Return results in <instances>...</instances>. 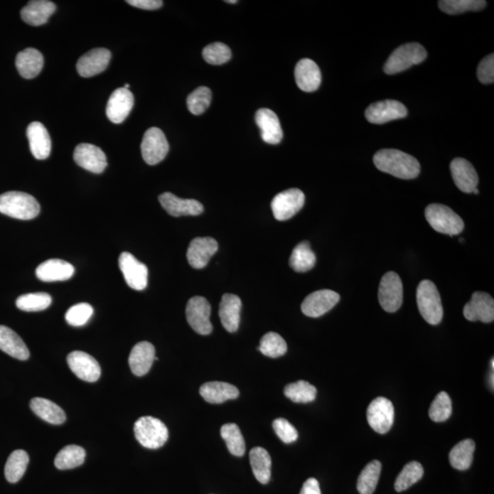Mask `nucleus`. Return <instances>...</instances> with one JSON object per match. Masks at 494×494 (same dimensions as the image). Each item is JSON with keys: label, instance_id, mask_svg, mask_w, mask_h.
I'll return each mask as SVG.
<instances>
[{"label": "nucleus", "instance_id": "obj_1", "mask_svg": "<svg viewBox=\"0 0 494 494\" xmlns=\"http://www.w3.org/2000/svg\"><path fill=\"white\" fill-rule=\"evenodd\" d=\"M374 163L379 171L403 180H412L420 173L417 159L398 149H381L376 152Z\"/></svg>", "mask_w": 494, "mask_h": 494}, {"label": "nucleus", "instance_id": "obj_2", "mask_svg": "<svg viewBox=\"0 0 494 494\" xmlns=\"http://www.w3.org/2000/svg\"><path fill=\"white\" fill-rule=\"evenodd\" d=\"M41 212L38 200L31 194L9 191L0 195V213L18 220L36 218Z\"/></svg>", "mask_w": 494, "mask_h": 494}, {"label": "nucleus", "instance_id": "obj_3", "mask_svg": "<svg viewBox=\"0 0 494 494\" xmlns=\"http://www.w3.org/2000/svg\"><path fill=\"white\" fill-rule=\"evenodd\" d=\"M417 307L426 323L438 325L443 318L441 295L434 283L423 280L417 289Z\"/></svg>", "mask_w": 494, "mask_h": 494}, {"label": "nucleus", "instance_id": "obj_4", "mask_svg": "<svg viewBox=\"0 0 494 494\" xmlns=\"http://www.w3.org/2000/svg\"><path fill=\"white\" fill-rule=\"evenodd\" d=\"M425 216L430 226L441 234L453 237L463 231V220L448 206L432 203L426 207Z\"/></svg>", "mask_w": 494, "mask_h": 494}, {"label": "nucleus", "instance_id": "obj_5", "mask_svg": "<svg viewBox=\"0 0 494 494\" xmlns=\"http://www.w3.org/2000/svg\"><path fill=\"white\" fill-rule=\"evenodd\" d=\"M136 441L146 449H157L167 442L168 430L165 424L156 417H142L134 426Z\"/></svg>", "mask_w": 494, "mask_h": 494}, {"label": "nucleus", "instance_id": "obj_6", "mask_svg": "<svg viewBox=\"0 0 494 494\" xmlns=\"http://www.w3.org/2000/svg\"><path fill=\"white\" fill-rule=\"evenodd\" d=\"M426 50L421 44L412 43L404 44L394 50L384 66L387 75H395L406 71L411 66L419 65L426 60Z\"/></svg>", "mask_w": 494, "mask_h": 494}, {"label": "nucleus", "instance_id": "obj_7", "mask_svg": "<svg viewBox=\"0 0 494 494\" xmlns=\"http://www.w3.org/2000/svg\"><path fill=\"white\" fill-rule=\"evenodd\" d=\"M403 283L400 276L394 272H388L382 277L379 286V304L385 311H397L403 304Z\"/></svg>", "mask_w": 494, "mask_h": 494}, {"label": "nucleus", "instance_id": "obj_8", "mask_svg": "<svg viewBox=\"0 0 494 494\" xmlns=\"http://www.w3.org/2000/svg\"><path fill=\"white\" fill-rule=\"evenodd\" d=\"M188 323L200 335H209L213 331L211 305L203 296H193L188 301L186 307Z\"/></svg>", "mask_w": 494, "mask_h": 494}, {"label": "nucleus", "instance_id": "obj_9", "mask_svg": "<svg viewBox=\"0 0 494 494\" xmlns=\"http://www.w3.org/2000/svg\"><path fill=\"white\" fill-rule=\"evenodd\" d=\"M168 149L170 146L162 130L158 127L146 130L141 143L142 157L146 164L153 166L163 161Z\"/></svg>", "mask_w": 494, "mask_h": 494}, {"label": "nucleus", "instance_id": "obj_10", "mask_svg": "<svg viewBox=\"0 0 494 494\" xmlns=\"http://www.w3.org/2000/svg\"><path fill=\"white\" fill-rule=\"evenodd\" d=\"M305 195L301 190L289 189L276 194L271 203L274 216L279 221H286L304 206Z\"/></svg>", "mask_w": 494, "mask_h": 494}, {"label": "nucleus", "instance_id": "obj_11", "mask_svg": "<svg viewBox=\"0 0 494 494\" xmlns=\"http://www.w3.org/2000/svg\"><path fill=\"white\" fill-rule=\"evenodd\" d=\"M394 409L393 404L385 397H377L369 404L367 420L375 431L385 434L393 426Z\"/></svg>", "mask_w": 494, "mask_h": 494}, {"label": "nucleus", "instance_id": "obj_12", "mask_svg": "<svg viewBox=\"0 0 494 494\" xmlns=\"http://www.w3.org/2000/svg\"><path fill=\"white\" fill-rule=\"evenodd\" d=\"M119 267L127 285L132 289L144 290L148 286L149 269L132 254L123 252L119 257Z\"/></svg>", "mask_w": 494, "mask_h": 494}, {"label": "nucleus", "instance_id": "obj_13", "mask_svg": "<svg viewBox=\"0 0 494 494\" xmlns=\"http://www.w3.org/2000/svg\"><path fill=\"white\" fill-rule=\"evenodd\" d=\"M340 301V295L333 290L321 289L306 296L302 302L301 311L306 316L318 318L323 316Z\"/></svg>", "mask_w": 494, "mask_h": 494}, {"label": "nucleus", "instance_id": "obj_14", "mask_svg": "<svg viewBox=\"0 0 494 494\" xmlns=\"http://www.w3.org/2000/svg\"><path fill=\"white\" fill-rule=\"evenodd\" d=\"M67 363L73 374L82 381L97 382L101 376V367L94 357L81 350H75L67 356Z\"/></svg>", "mask_w": 494, "mask_h": 494}, {"label": "nucleus", "instance_id": "obj_15", "mask_svg": "<svg viewBox=\"0 0 494 494\" xmlns=\"http://www.w3.org/2000/svg\"><path fill=\"white\" fill-rule=\"evenodd\" d=\"M407 116V107L400 102L385 100L372 104L365 111L366 119L372 124H385L404 119Z\"/></svg>", "mask_w": 494, "mask_h": 494}, {"label": "nucleus", "instance_id": "obj_16", "mask_svg": "<svg viewBox=\"0 0 494 494\" xmlns=\"http://www.w3.org/2000/svg\"><path fill=\"white\" fill-rule=\"evenodd\" d=\"M464 317L470 321L493 323L494 320V301L492 296L485 292L473 293L470 302L463 308Z\"/></svg>", "mask_w": 494, "mask_h": 494}, {"label": "nucleus", "instance_id": "obj_17", "mask_svg": "<svg viewBox=\"0 0 494 494\" xmlns=\"http://www.w3.org/2000/svg\"><path fill=\"white\" fill-rule=\"evenodd\" d=\"M73 159L76 164L92 173H102L107 166V156L98 146L82 143L75 148Z\"/></svg>", "mask_w": 494, "mask_h": 494}, {"label": "nucleus", "instance_id": "obj_18", "mask_svg": "<svg viewBox=\"0 0 494 494\" xmlns=\"http://www.w3.org/2000/svg\"><path fill=\"white\" fill-rule=\"evenodd\" d=\"M218 243L212 237H197L190 242L187 251L188 262L195 269H202L218 251Z\"/></svg>", "mask_w": 494, "mask_h": 494}, {"label": "nucleus", "instance_id": "obj_19", "mask_svg": "<svg viewBox=\"0 0 494 494\" xmlns=\"http://www.w3.org/2000/svg\"><path fill=\"white\" fill-rule=\"evenodd\" d=\"M111 56L110 50L104 48H97L84 54L76 65L79 75L89 78L103 73L109 65Z\"/></svg>", "mask_w": 494, "mask_h": 494}, {"label": "nucleus", "instance_id": "obj_20", "mask_svg": "<svg viewBox=\"0 0 494 494\" xmlns=\"http://www.w3.org/2000/svg\"><path fill=\"white\" fill-rule=\"evenodd\" d=\"M159 203L166 212L173 218L183 215H202L205 208L200 202L193 199H181L171 193H164L159 197Z\"/></svg>", "mask_w": 494, "mask_h": 494}, {"label": "nucleus", "instance_id": "obj_21", "mask_svg": "<svg viewBox=\"0 0 494 494\" xmlns=\"http://www.w3.org/2000/svg\"><path fill=\"white\" fill-rule=\"evenodd\" d=\"M134 106V95L124 87L117 89L112 92L107 106L108 119L114 124L125 121Z\"/></svg>", "mask_w": 494, "mask_h": 494}, {"label": "nucleus", "instance_id": "obj_22", "mask_svg": "<svg viewBox=\"0 0 494 494\" xmlns=\"http://www.w3.org/2000/svg\"><path fill=\"white\" fill-rule=\"evenodd\" d=\"M451 171L458 190L465 193H473L477 189L479 177L471 162L461 158L454 159L451 163Z\"/></svg>", "mask_w": 494, "mask_h": 494}, {"label": "nucleus", "instance_id": "obj_23", "mask_svg": "<svg viewBox=\"0 0 494 494\" xmlns=\"http://www.w3.org/2000/svg\"><path fill=\"white\" fill-rule=\"evenodd\" d=\"M256 122L264 142L276 145L281 141L282 127L275 112L269 108H261L256 114Z\"/></svg>", "mask_w": 494, "mask_h": 494}, {"label": "nucleus", "instance_id": "obj_24", "mask_svg": "<svg viewBox=\"0 0 494 494\" xmlns=\"http://www.w3.org/2000/svg\"><path fill=\"white\" fill-rule=\"evenodd\" d=\"M296 85L304 92L316 91L321 84V73L317 63L311 59H302L295 68Z\"/></svg>", "mask_w": 494, "mask_h": 494}, {"label": "nucleus", "instance_id": "obj_25", "mask_svg": "<svg viewBox=\"0 0 494 494\" xmlns=\"http://www.w3.org/2000/svg\"><path fill=\"white\" fill-rule=\"evenodd\" d=\"M75 274V267L65 260L49 259L41 263L36 269V276L41 281H65Z\"/></svg>", "mask_w": 494, "mask_h": 494}, {"label": "nucleus", "instance_id": "obj_26", "mask_svg": "<svg viewBox=\"0 0 494 494\" xmlns=\"http://www.w3.org/2000/svg\"><path fill=\"white\" fill-rule=\"evenodd\" d=\"M155 347L149 342H140L133 347L129 363L134 375L143 376L148 374L155 361Z\"/></svg>", "mask_w": 494, "mask_h": 494}, {"label": "nucleus", "instance_id": "obj_27", "mask_svg": "<svg viewBox=\"0 0 494 494\" xmlns=\"http://www.w3.org/2000/svg\"><path fill=\"white\" fill-rule=\"evenodd\" d=\"M242 301L238 296L225 294L220 304L219 316L225 329L229 333H234L238 330L240 324V312Z\"/></svg>", "mask_w": 494, "mask_h": 494}, {"label": "nucleus", "instance_id": "obj_28", "mask_svg": "<svg viewBox=\"0 0 494 494\" xmlns=\"http://www.w3.org/2000/svg\"><path fill=\"white\" fill-rule=\"evenodd\" d=\"M27 136L30 142L31 151L35 159L49 158L52 141L45 127L40 122H33L27 129Z\"/></svg>", "mask_w": 494, "mask_h": 494}, {"label": "nucleus", "instance_id": "obj_29", "mask_svg": "<svg viewBox=\"0 0 494 494\" xmlns=\"http://www.w3.org/2000/svg\"><path fill=\"white\" fill-rule=\"evenodd\" d=\"M56 11V6L47 0H34L28 3L21 12L22 20L31 26H41L47 23Z\"/></svg>", "mask_w": 494, "mask_h": 494}, {"label": "nucleus", "instance_id": "obj_30", "mask_svg": "<svg viewBox=\"0 0 494 494\" xmlns=\"http://www.w3.org/2000/svg\"><path fill=\"white\" fill-rule=\"evenodd\" d=\"M203 399L210 404H222L227 400L237 399L239 390L237 387L225 382H209L200 388Z\"/></svg>", "mask_w": 494, "mask_h": 494}, {"label": "nucleus", "instance_id": "obj_31", "mask_svg": "<svg viewBox=\"0 0 494 494\" xmlns=\"http://www.w3.org/2000/svg\"><path fill=\"white\" fill-rule=\"evenodd\" d=\"M43 54L34 48H28L18 54L16 66L20 75L25 79L36 77L43 68Z\"/></svg>", "mask_w": 494, "mask_h": 494}, {"label": "nucleus", "instance_id": "obj_32", "mask_svg": "<svg viewBox=\"0 0 494 494\" xmlns=\"http://www.w3.org/2000/svg\"><path fill=\"white\" fill-rule=\"evenodd\" d=\"M0 350L21 361L30 357V350L23 340L14 331L3 325H0Z\"/></svg>", "mask_w": 494, "mask_h": 494}, {"label": "nucleus", "instance_id": "obj_33", "mask_svg": "<svg viewBox=\"0 0 494 494\" xmlns=\"http://www.w3.org/2000/svg\"><path fill=\"white\" fill-rule=\"evenodd\" d=\"M31 409L35 415L53 425H60L66 420V415L58 404L45 398L35 397L31 401Z\"/></svg>", "mask_w": 494, "mask_h": 494}, {"label": "nucleus", "instance_id": "obj_34", "mask_svg": "<svg viewBox=\"0 0 494 494\" xmlns=\"http://www.w3.org/2000/svg\"><path fill=\"white\" fill-rule=\"evenodd\" d=\"M315 264H316V256L311 250L308 242H302L293 249L289 258V266L296 272H308L313 269Z\"/></svg>", "mask_w": 494, "mask_h": 494}, {"label": "nucleus", "instance_id": "obj_35", "mask_svg": "<svg viewBox=\"0 0 494 494\" xmlns=\"http://www.w3.org/2000/svg\"><path fill=\"white\" fill-rule=\"evenodd\" d=\"M475 442L473 439H464L458 443L449 452V462L451 466L458 471H466L473 461Z\"/></svg>", "mask_w": 494, "mask_h": 494}, {"label": "nucleus", "instance_id": "obj_36", "mask_svg": "<svg viewBox=\"0 0 494 494\" xmlns=\"http://www.w3.org/2000/svg\"><path fill=\"white\" fill-rule=\"evenodd\" d=\"M250 463L252 471L257 480L262 484H267L271 477V457L266 449L256 447L251 449Z\"/></svg>", "mask_w": 494, "mask_h": 494}, {"label": "nucleus", "instance_id": "obj_37", "mask_svg": "<svg viewBox=\"0 0 494 494\" xmlns=\"http://www.w3.org/2000/svg\"><path fill=\"white\" fill-rule=\"evenodd\" d=\"M85 449L77 445H68L57 454L54 465L59 470H71L84 463L85 460Z\"/></svg>", "mask_w": 494, "mask_h": 494}, {"label": "nucleus", "instance_id": "obj_38", "mask_svg": "<svg viewBox=\"0 0 494 494\" xmlns=\"http://www.w3.org/2000/svg\"><path fill=\"white\" fill-rule=\"evenodd\" d=\"M28 461L30 458L27 452L22 449H18L9 455L5 466V476L9 483H18L23 477L26 473Z\"/></svg>", "mask_w": 494, "mask_h": 494}, {"label": "nucleus", "instance_id": "obj_39", "mask_svg": "<svg viewBox=\"0 0 494 494\" xmlns=\"http://www.w3.org/2000/svg\"><path fill=\"white\" fill-rule=\"evenodd\" d=\"M382 464L379 461H372L363 468L357 481V490L360 494H372L380 478Z\"/></svg>", "mask_w": 494, "mask_h": 494}, {"label": "nucleus", "instance_id": "obj_40", "mask_svg": "<svg viewBox=\"0 0 494 494\" xmlns=\"http://www.w3.org/2000/svg\"><path fill=\"white\" fill-rule=\"evenodd\" d=\"M284 394L294 403H311L316 398L317 389L308 382L299 380L286 385Z\"/></svg>", "mask_w": 494, "mask_h": 494}, {"label": "nucleus", "instance_id": "obj_41", "mask_svg": "<svg viewBox=\"0 0 494 494\" xmlns=\"http://www.w3.org/2000/svg\"><path fill=\"white\" fill-rule=\"evenodd\" d=\"M221 436L227 445L230 453L242 457L245 452V442L240 429L237 424L229 423L222 426Z\"/></svg>", "mask_w": 494, "mask_h": 494}, {"label": "nucleus", "instance_id": "obj_42", "mask_svg": "<svg viewBox=\"0 0 494 494\" xmlns=\"http://www.w3.org/2000/svg\"><path fill=\"white\" fill-rule=\"evenodd\" d=\"M424 468L417 461H411L403 468L394 483V489L398 493L404 492L422 479Z\"/></svg>", "mask_w": 494, "mask_h": 494}, {"label": "nucleus", "instance_id": "obj_43", "mask_svg": "<svg viewBox=\"0 0 494 494\" xmlns=\"http://www.w3.org/2000/svg\"><path fill=\"white\" fill-rule=\"evenodd\" d=\"M487 2L483 0H441L439 7L444 14L458 15L467 11H479L486 7Z\"/></svg>", "mask_w": 494, "mask_h": 494}, {"label": "nucleus", "instance_id": "obj_44", "mask_svg": "<svg viewBox=\"0 0 494 494\" xmlns=\"http://www.w3.org/2000/svg\"><path fill=\"white\" fill-rule=\"evenodd\" d=\"M52 296L48 293H30L18 296L16 305L21 311L35 312L46 310L52 304Z\"/></svg>", "mask_w": 494, "mask_h": 494}, {"label": "nucleus", "instance_id": "obj_45", "mask_svg": "<svg viewBox=\"0 0 494 494\" xmlns=\"http://www.w3.org/2000/svg\"><path fill=\"white\" fill-rule=\"evenodd\" d=\"M257 350L270 358H279L285 355L288 350V345L279 334L269 333L262 337Z\"/></svg>", "mask_w": 494, "mask_h": 494}, {"label": "nucleus", "instance_id": "obj_46", "mask_svg": "<svg viewBox=\"0 0 494 494\" xmlns=\"http://www.w3.org/2000/svg\"><path fill=\"white\" fill-rule=\"evenodd\" d=\"M212 102V91L206 86H200L187 98L188 109L193 114L199 116L205 112Z\"/></svg>", "mask_w": 494, "mask_h": 494}, {"label": "nucleus", "instance_id": "obj_47", "mask_svg": "<svg viewBox=\"0 0 494 494\" xmlns=\"http://www.w3.org/2000/svg\"><path fill=\"white\" fill-rule=\"evenodd\" d=\"M451 413V397L446 392H441L430 406L429 417L434 422H444L449 419Z\"/></svg>", "mask_w": 494, "mask_h": 494}, {"label": "nucleus", "instance_id": "obj_48", "mask_svg": "<svg viewBox=\"0 0 494 494\" xmlns=\"http://www.w3.org/2000/svg\"><path fill=\"white\" fill-rule=\"evenodd\" d=\"M203 57L209 65H222L231 60L232 52L225 43H215L203 49Z\"/></svg>", "mask_w": 494, "mask_h": 494}, {"label": "nucleus", "instance_id": "obj_49", "mask_svg": "<svg viewBox=\"0 0 494 494\" xmlns=\"http://www.w3.org/2000/svg\"><path fill=\"white\" fill-rule=\"evenodd\" d=\"M94 308L88 304H79L70 308L65 314V320L73 327L84 326L90 320Z\"/></svg>", "mask_w": 494, "mask_h": 494}, {"label": "nucleus", "instance_id": "obj_50", "mask_svg": "<svg viewBox=\"0 0 494 494\" xmlns=\"http://www.w3.org/2000/svg\"><path fill=\"white\" fill-rule=\"evenodd\" d=\"M273 429L277 436L286 444L295 442L299 438V433L295 426L285 419L274 420Z\"/></svg>", "mask_w": 494, "mask_h": 494}, {"label": "nucleus", "instance_id": "obj_51", "mask_svg": "<svg viewBox=\"0 0 494 494\" xmlns=\"http://www.w3.org/2000/svg\"><path fill=\"white\" fill-rule=\"evenodd\" d=\"M478 79L481 84H493L494 82V56L490 54L480 63L477 71Z\"/></svg>", "mask_w": 494, "mask_h": 494}, {"label": "nucleus", "instance_id": "obj_52", "mask_svg": "<svg viewBox=\"0 0 494 494\" xmlns=\"http://www.w3.org/2000/svg\"><path fill=\"white\" fill-rule=\"evenodd\" d=\"M127 3L133 7L146 9V11H155L163 5L161 0H127Z\"/></svg>", "mask_w": 494, "mask_h": 494}, {"label": "nucleus", "instance_id": "obj_53", "mask_svg": "<svg viewBox=\"0 0 494 494\" xmlns=\"http://www.w3.org/2000/svg\"><path fill=\"white\" fill-rule=\"evenodd\" d=\"M299 494H321L318 481L314 478H310L305 481Z\"/></svg>", "mask_w": 494, "mask_h": 494}, {"label": "nucleus", "instance_id": "obj_54", "mask_svg": "<svg viewBox=\"0 0 494 494\" xmlns=\"http://www.w3.org/2000/svg\"><path fill=\"white\" fill-rule=\"evenodd\" d=\"M226 3H231V4H235V3H237V0H226Z\"/></svg>", "mask_w": 494, "mask_h": 494}, {"label": "nucleus", "instance_id": "obj_55", "mask_svg": "<svg viewBox=\"0 0 494 494\" xmlns=\"http://www.w3.org/2000/svg\"><path fill=\"white\" fill-rule=\"evenodd\" d=\"M129 87H130V85L129 84H126V85L124 86V88L127 89V90H129Z\"/></svg>", "mask_w": 494, "mask_h": 494}, {"label": "nucleus", "instance_id": "obj_56", "mask_svg": "<svg viewBox=\"0 0 494 494\" xmlns=\"http://www.w3.org/2000/svg\"><path fill=\"white\" fill-rule=\"evenodd\" d=\"M473 193H475V194L479 193V190L475 189V190H473Z\"/></svg>", "mask_w": 494, "mask_h": 494}]
</instances>
